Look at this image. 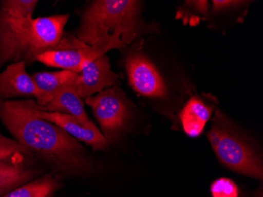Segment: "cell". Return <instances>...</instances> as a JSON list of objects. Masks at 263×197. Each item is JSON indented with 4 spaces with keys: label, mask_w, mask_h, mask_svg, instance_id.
Segmentation results:
<instances>
[{
    "label": "cell",
    "mask_w": 263,
    "mask_h": 197,
    "mask_svg": "<svg viewBox=\"0 0 263 197\" xmlns=\"http://www.w3.org/2000/svg\"><path fill=\"white\" fill-rule=\"evenodd\" d=\"M33 158L31 155L17 154L0 161V197L41 174L29 160Z\"/></svg>",
    "instance_id": "cell-10"
},
{
    "label": "cell",
    "mask_w": 263,
    "mask_h": 197,
    "mask_svg": "<svg viewBox=\"0 0 263 197\" xmlns=\"http://www.w3.org/2000/svg\"><path fill=\"white\" fill-rule=\"evenodd\" d=\"M140 2L135 0H97L84 12L78 38L94 45L104 38L116 35L126 45L149 29L141 19Z\"/></svg>",
    "instance_id": "cell-3"
},
{
    "label": "cell",
    "mask_w": 263,
    "mask_h": 197,
    "mask_svg": "<svg viewBox=\"0 0 263 197\" xmlns=\"http://www.w3.org/2000/svg\"><path fill=\"white\" fill-rule=\"evenodd\" d=\"M125 69L132 88L148 97H165L166 85L150 59L140 52L131 53L125 60Z\"/></svg>",
    "instance_id": "cell-7"
},
{
    "label": "cell",
    "mask_w": 263,
    "mask_h": 197,
    "mask_svg": "<svg viewBox=\"0 0 263 197\" xmlns=\"http://www.w3.org/2000/svg\"><path fill=\"white\" fill-rule=\"evenodd\" d=\"M213 197H239V189L231 179L221 177L213 182L211 186Z\"/></svg>",
    "instance_id": "cell-17"
},
{
    "label": "cell",
    "mask_w": 263,
    "mask_h": 197,
    "mask_svg": "<svg viewBox=\"0 0 263 197\" xmlns=\"http://www.w3.org/2000/svg\"><path fill=\"white\" fill-rule=\"evenodd\" d=\"M32 112L36 116L63 129L71 137L79 141L84 142L92 148L93 151H103L108 143L103 133L94 123L87 125L75 117L57 112H47L36 108V102L30 100Z\"/></svg>",
    "instance_id": "cell-8"
},
{
    "label": "cell",
    "mask_w": 263,
    "mask_h": 197,
    "mask_svg": "<svg viewBox=\"0 0 263 197\" xmlns=\"http://www.w3.org/2000/svg\"><path fill=\"white\" fill-rule=\"evenodd\" d=\"M126 47L116 35L102 39L92 46L86 45L77 38H63L55 50L40 55L36 61L48 66L80 74L85 63L99 59L112 49L122 50Z\"/></svg>",
    "instance_id": "cell-5"
},
{
    "label": "cell",
    "mask_w": 263,
    "mask_h": 197,
    "mask_svg": "<svg viewBox=\"0 0 263 197\" xmlns=\"http://www.w3.org/2000/svg\"><path fill=\"white\" fill-rule=\"evenodd\" d=\"M245 1H224V0H215L213 1V9L214 11H218V10H226V9L232 8V7H239V6L243 5L245 4Z\"/></svg>",
    "instance_id": "cell-19"
},
{
    "label": "cell",
    "mask_w": 263,
    "mask_h": 197,
    "mask_svg": "<svg viewBox=\"0 0 263 197\" xmlns=\"http://www.w3.org/2000/svg\"><path fill=\"white\" fill-rule=\"evenodd\" d=\"M85 103L92 109L107 143L115 142L126 127L128 118L126 100L122 90L118 86L106 88L85 99Z\"/></svg>",
    "instance_id": "cell-6"
},
{
    "label": "cell",
    "mask_w": 263,
    "mask_h": 197,
    "mask_svg": "<svg viewBox=\"0 0 263 197\" xmlns=\"http://www.w3.org/2000/svg\"><path fill=\"white\" fill-rule=\"evenodd\" d=\"M0 119L32 156L58 174L83 175L91 168L82 145L63 129L36 116L30 100H0Z\"/></svg>",
    "instance_id": "cell-1"
},
{
    "label": "cell",
    "mask_w": 263,
    "mask_h": 197,
    "mask_svg": "<svg viewBox=\"0 0 263 197\" xmlns=\"http://www.w3.org/2000/svg\"><path fill=\"white\" fill-rule=\"evenodd\" d=\"M17 154H25L32 156L30 152L17 140L4 137L0 133V161Z\"/></svg>",
    "instance_id": "cell-18"
},
{
    "label": "cell",
    "mask_w": 263,
    "mask_h": 197,
    "mask_svg": "<svg viewBox=\"0 0 263 197\" xmlns=\"http://www.w3.org/2000/svg\"><path fill=\"white\" fill-rule=\"evenodd\" d=\"M69 17L0 19V66L8 62L32 63L40 55L55 50Z\"/></svg>",
    "instance_id": "cell-2"
},
{
    "label": "cell",
    "mask_w": 263,
    "mask_h": 197,
    "mask_svg": "<svg viewBox=\"0 0 263 197\" xmlns=\"http://www.w3.org/2000/svg\"><path fill=\"white\" fill-rule=\"evenodd\" d=\"M81 73L75 84L81 99H87L119 82V75L110 69V60L106 55L85 63Z\"/></svg>",
    "instance_id": "cell-9"
},
{
    "label": "cell",
    "mask_w": 263,
    "mask_h": 197,
    "mask_svg": "<svg viewBox=\"0 0 263 197\" xmlns=\"http://www.w3.org/2000/svg\"><path fill=\"white\" fill-rule=\"evenodd\" d=\"M208 138L223 165L262 180V161L256 148L219 110L215 111Z\"/></svg>",
    "instance_id": "cell-4"
},
{
    "label": "cell",
    "mask_w": 263,
    "mask_h": 197,
    "mask_svg": "<svg viewBox=\"0 0 263 197\" xmlns=\"http://www.w3.org/2000/svg\"><path fill=\"white\" fill-rule=\"evenodd\" d=\"M36 108L44 112H57L71 115L87 125H91L93 123L88 118L84 103L77 92L76 86L63 88L45 106H41L36 103Z\"/></svg>",
    "instance_id": "cell-13"
},
{
    "label": "cell",
    "mask_w": 263,
    "mask_h": 197,
    "mask_svg": "<svg viewBox=\"0 0 263 197\" xmlns=\"http://www.w3.org/2000/svg\"><path fill=\"white\" fill-rule=\"evenodd\" d=\"M26 63L23 61L9 65L0 74V100L11 98L32 97L37 101L40 92L32 77L26 70Z\"/></svg>",
    "instance_id": "cell-11"
},
{
    "label": "cell",
    "mask_w": 263,
    "mask_h": 197,
    "mask_svg": "<svg viewBox=\"0 0 263 197\" xmlns=\"http://www.w3.org/2000/svg\"><path fill=\"white\" fill-rule=\"evenodd\" d=\"M212 112V106L205 104L198 96L191 98L180 115L186 134L191 137H199Z\"/></svg>",
    "instance_id": "cell-14"
},
{
    "label": "cell",
    "mask_w": 263,
    "mask_h": 197,
    "mask_svg": "<svg viewBox=\"0 0 263 197\" xmlns=\"http://www.w3.org/2000/svg\"><path fill=\"white\" fill-rule=\"evenodd\" d=\"M36 0H5L0 4V19H32Z\"/></svg>",
    "instance_id": "cell-16"
},
{
    "label": "cell",
    "mask_w": 263,
    "mask_h": 197,
    "mask_svg": "<svg viewBox=\"0 0 263 197\" xmlns=\"http://www.w3.org/2000/svg\"><path fill=\"white\" fill-rule=\"evenodd\" d=\"M59 175L57 172L51 170L42 177L16 188L3 197H52L54 192L63 186L59 182Z\"/></svg>",
    "instance_id": "cell-15"
},
{
    "label": "cell",
    "mask_w": 263,
    "mask_h": 197,
    "mask_svg": "<svg viewBox=\"0 0 263 197\" xmlns=\"http://www.w3.org/2000/svg\"><path fill=\"white\" fill-rule=\"evenodd\" d=\"M78 75L79 74L69 70L40 72L32 75V79L40 92V99L36 103L45 106L63 88L75 86Z\"/></svg>",
    "instance_id": "cell-12"
}]
</instances>
